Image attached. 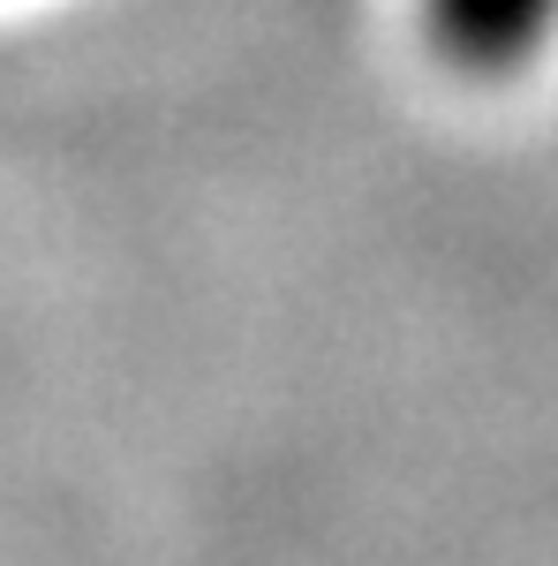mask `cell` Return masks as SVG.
Segmentation results:
<instances>
[{"instance_id":"6da1fadb","label":"cell","mask_w":558,"mask_h":566,"mask_svg":"<svg viewBox=\"0 0 558 566\" xmlns=\"http://www.w3.org/2000/svg\"><path fill=\"white\" fill-rule=\"evenodd\" d=\"M558 23V0H430V39L461 69H506L536 53Z\"/></svg>"}]
</instances>
